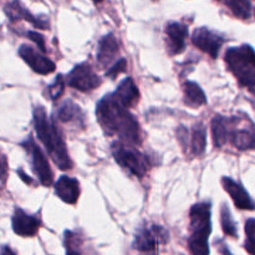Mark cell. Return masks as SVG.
<instances>
[{"label": "cell", "instance_id": "12", "mask_svg": "<svg viewBox=\"0 0 255 255\" xmlns=\"http://www.w3.org/2000/svg\"><path fill=\"white\" fill-rule=\"evenodd\" d=\"M188 27L182 22L171 21L166 25V42L168 54L174 56L184 51Z\"/></svg>", "mask_w": 255, "mask_h": 255}, {"label": "cell", "instance_id": "29", "mask_svg": "<svg viewBox=\"0 0 255 255\" xmlns=\"http://www.w3.org/2000/svg\"><path fill=\"white\" fill-rule=\"evenodd\" d=\"M27 37H29L31 41H34L35 44L37 45V47H39V49L41 50L42 52L46 51V46H45V40H44V36H42V35H40L39 32L29 31V32H27Z\"/></svg>", "mask_w": 255, "mask_h": 255}, {"label": "cell", "instance_id": "23", "mask_svg": "<svg viewBox=\"0 0 255 255\" xmlns=\"http://www.w3.org/2000/svg\"><path fill=\"white\" fill-rule=\"evenodd\" d=\"M223 5H226L232 14L238 19L247 20L252 15V5L249 0H218Z\"/></svg>", "mask_w": 255, "mask_h": 255}, {"label": "cell", "instance_id": "4", "mask_svg": "<svg viewBox=\"0 0 255 255\" xmlns=\"http://www.w3.org/2000/svg\"><path fill=\"white\" fill-rule=\"evenodd\" d=\"M229 71L239 84L249 90H255V51L249 45L231 47L224 56Z\"/></svg>", "mask_w": 255, "mask_h": 255}, {"label": "cell", "instance_id": "18", "mask_svg": "<svg viewBox=\"0 0 255 255\" xmlns=\"http://www.w3.org/2000/svg\"><path fill=\"white\" fill-rule=\"evenodd\" d=\"M120 51V45L114 34H109L102 37L99 42V51H97V61L102 67H107Z\"/></svg>", "mask_w": 255, "mask_h": 255}, {"label": "cell", "instance_id": "28", "mask_svg": "<svg viewBox=\"0 0 255 255\" xmlns=\"http://www.w3.org/2000/svg\"><path fill=\"white\" fill-rule=\"evenodd\" d=\"M75 234L72 232H65V247H66V255H81L75 246Z\"/></svg>", "mask_w": 255, "mask_h": 255}, {"label": "cell", "instance_id": "14", "mask_svg": "<svg viewBox=\"0 0 255 255\" xmlns=\"http://www.w3.org/2000/svg\"><path fill=\"white\" fill-rule=\"evenodd\" d=\"M222 186L226 189L227 193L232 197L234 204L237 208L246 209V211H254L255 209V202L251 198L248 192L243 188V186L237 183L229 177H223L222 178Z\"/></svg>", "mask_w": 255, "mask_h": 255}, {"label": "cell", "instance_id": "19", "mask_svg": "<svg viewBox=\"0 0 255 255\" xmlns=\"http://www.w3.org/2000/svg\"><path fill=\"white\" fill-rule=\"evenodd\" d=\"M207 147V129L202 124L196 125L189 131V142H188V152L191 156L198 157L206 152Z\"/></svg>", "mask_w": 255, "mask_h": 255}, {"label": "cell", "instance_id": "8", "mask_svg": "<svg viewBox=\"0 0 255 255\" xmlns=\"http://www.w3.org/2000/svg\"><path fill=\"white\" fill-rule=\"evenodd\" d=\"M21 147L29 154L32 171L37 176L40 183L45 187L51 186L52 181H54V173H52L51 168H50V164L47 162L46 157L44 156V153L39 148L34 138L31 136L27 137L24 142H21Z\"/></svg>", "mask_w": 255, "mask_h": 255}, {"label": "cell", "instance_id": "5", "mask_svg": "<svg viewBox=\"0 0 255 255\" xmlns=\"http://www.w3.org/2000/svg\"><path fill=\"white\" fill-rule=\"evenodd\" d=\"M111 152L115 161L122 167L127 169L131 174L142 178L148 172L151 163L148 157L144 156L136 148L129 147V144L124 142H114L111 144Z\"/></svg>", "mask_w": 255, "mask_h": 255}, {"label": "cell", "instance_id": "33", "mask_svg": "<svg viewBox=\"0 0 255 255\" xmlns=\"http://www.w3.org/2000/svg\"><path fill=\"white\" fill-rule=\"evenodd\" d=\"M92 1H94V2H96V4H99V2L104 1V0H92Z\"/></svg>", "mask_w": 255, "mask_h": 255}, {"label": "cell", "instance_id": "27", "mask_svg": "<svg viewBox=\"0 0 255 255\" xmlns=\"http://www.w3.org/2000/svg\"><path fill=\"white\" fill-rule=\"evenodd\" d=\"M127 67V61L125 59H119L116 62H114L111 67H109V70L106 71V76H109L110 79L115 80L119 76L121 72L126 71Z\"/></svg>", "mask_w": 255, "mask_h": 255}, {"label": "cell", "instance_id": "7", "mask_svg": "<svg viewBox=\"0 0 255 255\" xmlns=\"http://www.w3.org/2000/svg\"><path fill=\"white\" fill-rule=\"evenodd\" d=\"M168 239V232L163 227L149 224V226L141 227L137 231L133 241V248L141 253L156 254L159 246L166 244Z\"/></svg>", "mask_w": 255, "mask_h": 255}, {"label": "cell", "instance_id": "21", "mask_svg": "<svg viewBox=\"0 0 255 255\" xmlns=\"http://www.w3.org/2000/svg\"><path fill=\"white\" fill-rule=\"evenodd\" d=\"M57 120H60L61 122H82L84 121V116H82V111L79 106H77L75 102L65 101L61 106L59 107L56 112Z\"/></svg>", "mask_w": 255, "mask_h": 255}, {"label": "cell", "instance_id": "10", "mask_svg": "<svg viewBox=\"0 0 255 255\" xmlns=\"http://www.w3.org/2000/svg\"><path fill=\"white\" fill-rule=\"evenodd\" d=\"M192 42L199 50L208 54L213 59H217L219 51H221V47L224 44V39L221 35L211 31L207 27H198L192 34Z\"/></svg>", "mask_w": 255, "mask_h": 255}, {"label": "cell", "instance_id": "1", "mask_svg": "<svg viewBox=\"0 0 255 255\" xmlns=\"http://www.w3.org/2000/svg\"><path fill=\"white\" fill-rule=\"evenodd\" d=\"M96 116L100 126L107 136H117L126 144L141 143V127L133 115L111 94L106 95L96 106Z\"/></svg>", "mask_w": 255, "mask_h": 255}, {"label": "cell", "instance_id": "9", "mask_svg": "<svg viewBox=\"0 0 255 255\" xmlns=\"http://www.w3.org/2000/svg\"><path fill=\"white\" fill-rule=\"evenodd\" d=\"M67 84L79 91L87 92L91 90L97 89L102 84L101 79L96 75V72L92 70L91 65L87 62L76 65L67 75Z\"/></svg>", "mask_w": 255, "mask_h": 255}, {"label": "cell", "instance_id": "34", "mask_svg": "<svg viewBox=\"0 0 255 255\" xmlns=\"http://www.w3.org/2000/svg\"><path fill=\"white\" fill-rule=\"evenodd\" d=\"M251 91H252V94L254 95V99H255V90H251Z\"/></svg>", "mask_w": 255, "mask_h": 255}, {"label": "cell", "instance_id": "32", "mask_svg": "<svg viewBox=\"0 0 255 255\" xmlns=\"http://www.w3.org/2000/svg\"><path fill=\"white\" fill-rule=\"evenodd\" d=\"M1 255H16L14 253V251H12L10 247L7 246H2L1 248Z\"/></svg>", "mask_w": 255, "mask_h": 255}, {"label": "cell", "instance_id": "24", "mask_svg": "<svg viewBox=\"0 0 255 255\" xmlns=\"http://www.w3.org/2000/svg\"><path fill=\"white\" fill-rule=\"evenodd\" d=\"M221 222H222V228H223V232L229 237H233V238H237V226L234 223V219L232 217L231 211H229L228 206L227 204H223L221 209Z\"/></svg>", "mask_w": 255, "mask_h": 255}, {"label": "cell", "instance_id": "30", "mask_svg": "<svg viewBox=\"0 0 255 255\" xmlns=\"http://www.w3.org/2000/svg\"><path fill=\"white\" fill-rule=\"evenodd\" d=\"M216 244H217V246H218V251L221 252L222 255H232L231 252H229V249L227 248V246H226V244H224V242H222V241L218 242V241H217Z\"/></svg>", "mask_w": 255, "mask_h": 255}, {"label": "cell", "instance_id": "16", "mask_svg": "<svg viewBox=\"0 0 255 255\" xmlns=\"http://www.w3.org/2000/svg\"><path fill=\"white\" fill-rule=\"evenodd\" d=\"M111 95L114 96V99L116 100V101H119L120 104H121L122 106L126 107V109H131V107L136 106L137 102H138L139 100V91L131 77L125 79L124 81L119 85L116 91L112 92Z\"/></svg>", "mask_w": 255, "mask_h": 255}, {"label": "cell", "instance_id": "15", "mask_svg": "<svg viewBox=\"0 0 255 255\" xmlns=\"http://www.w3.org/2000/svg\"><path fill=\"white\" fill-rule=\"evenodd\" d=\"M55 193L65 203L75 204L79 199L81 189H80V184L77 179L62 176L55 183Z\"/></svg>", "mask_w": 255, "mask_h": 255}, {"label": "cell", "instance_id": "13", "mask_svg": "<svg viewBox=\"0 0 255 255\" xmlns=\"http://www.w3.org/2000/svg\"><path fill=\"white\" fill-rule=\"evenodd\" d=\"M12 231L21 237H34L36 236L41 221L36 216H30L25 213L21 208H16L14 211L11 218Z\"/></svg>", "mask_w": 255, "mask_h": 255}, {"label": "cell", "instance_id": "6", "mask_svg": "<svg viewBox=\"0 0 255 255\" xmlns=\"http://www.w3.org/2000/svg\"><path fill=\"white\" fill-rule=\"evenodd\" d=\"M228 142L239 151L255 149V125L248 117L234 116L227 119Z\"/></svg>", "mask_w": 255, "mask_h": 255}, {"label": "cell", "instance_id": "26", "mask_svg": "<svg viewBox=\"0 0 255 255\" xmlns=\"http://www.w3.org/2000/svg\"><path fill=\"white\" fill-rule=\"evenodd\" d=\"M64 86H65L64 77H62L61 75H59V76L56 77V80H55L54 84L50 85V86L47 87L50 99L54 100V101L59 99V97L62 95V92H64Z\"/></svg>", "mask_w": 255, "mask_h": 255}, {"label": "cell", "instance_id": "11", "mask_svg": "<svg viewBox=\"0 0 255 255\" xmlns=\"http://www.w3.org/2000/svg\"><path fill=\"white\" fill-rule=\"evenodd\" d=\"M19 55L35 72L40 75H49L55 71L56 65L49 57L44 56L40 51L35 50L34 47L27 44L20 45Z\"/></svg>", "mask_w": 255, "mask_h": 255}, {"label": "cell", "instance_id": "22", "mask_svg": "<svg viewBox=\"0 0 255 255\" xmlns=\"http://www.w3.org/2000/svg\"><path fill=\"white\" fill-rule=\"evenodd\" d=\"M211 128L214 146L217 148H222L228 142V125H227V119H224L223 116H216L212 120Z\"/></svg>", "mask_w": 255, "mask_h": 255}, {"label": "cell", "instance_id": "3", "mask_svg": "<svg viewBox=\"0 0 255 255\" xmlns=\"http://www.w3.org/2000/svg\"><path fill=\"white\" fill-rule=\"evenodd\" d=\"M211 216V202H201L191 208V236L188 247L192 255H209L208 238L212 233Z\"/></svg>", "mask_w": 255, "mask_h": 255}, {"label": "cell", "instance_id": "25", "mask_svg": "<svg viewBox=\"0 0 255 255\" xmlns=\"http://www.w3.org/2000/svg\"><path fill=\"white\" fill-rule=\"evenodd\" d=\"M246 249L249 254L255 255V219L251 218L246 222Z\"/></svg>", "mask_w": 255, "mask_h": 255}, {"label": "cell", "instance_id": "20", "mask_svg": "<svg viewBox=\"0 0 255 255\" xmlns=\"http://www.w3.org/2000/svg\"><path fill=\"white\" fill-rule=\"evenodd\" d=\"M183 94H184V104L189 107L198 109L207 104L206 95L203 90L196 84V82L187 81L183 84Z\"/></svg>", "mask_w": 255, "mask_h": 255}, {"label": "cell", "instance_id": "2", "mask_svg": "<svg viewBox=\"0 0 255 255\" xmlns=\"http://www.w3.org/2000/svg\"><path fill=\"white\" fill-rule=\"evenodd\" d=\"M32 117H34V127L37 137L47 149L54 163L62 171L71 169L72 162L67 153L66 144L54 120L47 117L46 111L42 106L35 107Z\"/></svg>", "mask_w": 255, "mask_h": 255}, {"label": "cell", "instance_id": "17", "mask_svg": "<svg viewBox=\"0 0 255 255\" xmlns=\"http://www.w3.org/2000/svg\"><path fill=\"white\" fill-rule=\"evenodd\" d=\"M4 11L5 14L7 15L11 21H15V20H19V19H24L26 21L31 22L35 27L37 29H42V30H47L49 29V21L47 20H42L39 19V17H35L31 12L27 11L21 4H20L17 0H14V1L9 2L6 6L4 7Z\"/></svg>", "mask_w": 255, "mask_h": 255}, {"label": "cell", "instance_id": "31", "mask_svg": "<svg viewBox=\"0 0 255 255\" xmlns=\"http://www.w3.org/2000/svg\"><path fill=\"white\" fill-rule=\"evenodd\" d=\"M17 174H19V176H20V178H21L22 179V181H24L25 182V183H27V184H30V183H31V179H29V177H27L26 176V174H25V172L24 171H22V169L21 168H20V169H17Z\"/></svg>", "mask_w": 255, "mask_h": 255}]
</instances>
